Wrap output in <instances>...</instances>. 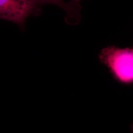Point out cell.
Listing matches in <instances>:
<instances>
[{
  "mask_svg": "<svg viewBox=\"0 0 133 133\" xmlns=\"http://www.w3.org/2000/svg\"><path fill=\"white\" fill-rule=\"evenodd\" d=\"M114 79L120 83L131 84L133 81V49L120 48L115 46L102 49L99 55Z\"/></svg>",
  "mask_w": 133,
  "mask_h": 133,
  "instance_id": "cell-1",
  "label": "cell"
},
{
  "mask_svg": "<svg viewBox=\"0 0 133 133\" xmlns=\"http://www.w3.org/2000/svg\"><path fill=\"white\" fill-rule=\"evenodd\" d=\"M35 0H0V19L23 22L33 11Z\"/></svg>",
  "mask_w": 133,
  "mask_h": 133,
  "instance_id": "cell-2",
  "label": "cell"
},
{
  "mask_svg": "<svg viewBox=\"0 0 133 133\" xmlns=\"http://www.w3.org/2000/svg\"><path fill=\"white\" fill-rule=\"evenodd\" d=\"M36 2H44L55 4L56 5H62V0H35Z\"/></svg>",
  "mask_w": 133,
  "mask_h": 133,
  "instance_id": "cell-3",
  "label": "cell"
},
{
  "mask_svg": "<svg viewBox=\"0 0 133 133\" xmlns=\"http://www.w3.org/2000/svg\"><path fill=\"white\" fill-rule=\"evenodd\" d=\"M75 1H76V2H78V1H81V0H75Z\"/></svg>",
  "mask_w": 133,
  "mask_h": 133,
  "instance_id": "cell-4",
  "label": "cell"
}]
</instances>
